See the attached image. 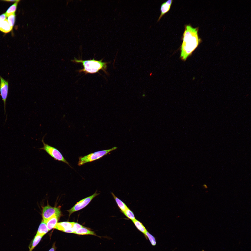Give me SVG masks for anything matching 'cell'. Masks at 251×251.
I'll return each instance as SVG.
<instances>
[{"mask_svg": "<svg viewBox=\"0 0 251 251\" xmlns=\"http://www.w3.org/2000/svg\"><path fill=\"white\" fill-rule=\"evenodd\" d=\"M25 63L21 53L13 54L0 63V90L8 91L25 75Z\"/></svg>", "mask_w": 251, "mask_h": 251, "instance_id": "cell-4", "label": "cell"}, {"mask_svg": "<svg viewBox=\"0 0 251 251\" xmlns=\"http://www.w3.org/2000/svg\"><path fill=\"white\" fill-rule=\"evenodd\" d=\"M50 114L36 98L29 77L24 76L7 91L0 121L19 131H30L42 125Z\"/></svg>", "mask_w": 251, "mask_h": 251, "instance_id": "cell-1", "label": "cell"}, {"mask_svg": "<svg viewBox=\"0 0 251 251\" xmlns=\"http://www.w3.org/2000/svg\"><path fill=\"white\" fill-rule=\"evenodd\" d=\"M7 91H1L0 90V117L2 116L3 113V108H4V100H5V95Z\"/></svg>", "mask_w": 251, "mask_h": 251, "instance_id": "cell-6", "label": "cell"}, {"mask_svg": "<svg viewBox=\"0 0 251 251\" xmlns=\"http://www.w3.org/2000/svg\"><path fill=\"white\" fill-rule=\"evenodd\" d=\"M73 9H61L52 18L48 20L39 27L29 38L21 52L25 66L29 67L31 64L45 57L60 53Z\"/></svg>", "mask_w": 251, "mask_h": 251, "instance_id": "cell-2", "label": "cell"}, {"mask_svg": "<svg viewBox=\"0 0 251 251\" xmlns=\"http://www.w3.org/2000/svg\"><path fill=\"white\" fill-rule=\"evenodd\" d=\"M14 4L28 6L31 8H49V9H74L78 1H16Z\"/></svg>", "mask_w": 251, "mask_h": 251, "instance_id": "cell-5", "label": "cell"}, {"mask_svg": "<svg viewBox=\"0 0 251 251\" xmlns=\"http://www.w3.org/2000/svg\"><path fill=\"white\" fill-rule=\"evenodd\" d=\"M29 80L39 102L50 113L61 81L60 53L45 57L31 64Z\"/></svg>", "mask_w": 251, "mask_h": 251, "instance_id": "cell-3", "label": "cell"}]
</instances>
